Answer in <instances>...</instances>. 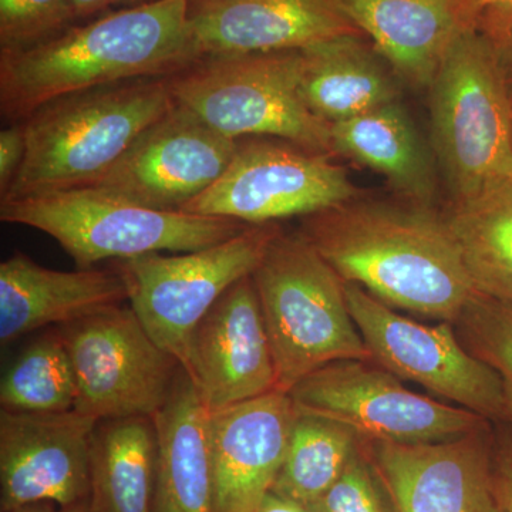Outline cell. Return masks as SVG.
Instances as JSON below:
<instances>
[{
	"instance_id": "obj_17",
	"label": "cell",
	"mask_w": 512,
	"mask_h": 512,
	"mask_svg": "<svg viewBox=\"0 0 512 512\" xmlns=\"http://www.w3.org/2000/svg\"><path fill=\"white\" fill-rule=\"evenodd\" d=\"M198 55L303 50L340 36H362L338 0H190Z\"/></svg>"
},
{
	"instance_id": "obj_4",
	"label": "cell",
	"mask_w": 512,
	"mask_h": 512,
	"mask_svg": "<svg viewBox=\"0 0 512 512\" xmlns=\"http://www.w3.org/2000/svg\"><path fill=\"white\" fill-rule=\"evenodd\" d=\"M431 144L451 204L512 180V94L500 47L467 30L430 84Z\"/></svg>"
},
{
	"instance_id": "obj_9",
	"label": "cell",
	"mask_w": 512,
	"mask_h": 512,
	"mask_svg": "<svg viewBox=\"0 0 512 512\" xmlns=\"http://www.w3.org/2000/svg\"><path fill=\"white\" fill-rule=\"evenodd\" d=\"M296 412L325 417L360 440L437 443L484 429L480 414L423 396L373 362L338 360L292 387Z\"/></svg>"
},
{
	"instance_id": "obj_18",
	"label": "cell",
	"mask_w": 512,
	"mask_h": 512,
	"mask_svg": "<svg viewBox=\"0 0 512 512\" xmlns=\"http://www.w3.org/2000/svg\"><path fill=\"white\" fill-rule=\"evenodd\" d=\"M296 414L282 390L210 413L214 512H251L271 493Z\"/></svg>"
},
{
	"instance_id": "obj_3",
	"label": "cell",
	"mask_w": 512,
	"mask_h": 512,
	"mask_svg": "<svg viewBox=\"0 0 512 512\" xmlns=\"http://www.w3.org/2000/svg\"><path fill=\"white\" fill-rule=\"evenodd\" d=\"M174 104L168 77L96 87L43 104L23 120L25 160L0 200L96 184Z\"/></svg>"
},
{
	"instance_id": "obj_6",
	"label": "cell",
	"mask_w": 512,
	"mask_h": 512,
	"mask_svg": "<svg viewBox=\"0 0 512 512\" xmlns=\"http://www.w3.org/2000/svg\"><path fill=\"white\" fill-rule=\"evenodd\" d=\"M274 352L278 389L338 360L372 362L350 315L345 282L298 234L281 231L252 274Z\"/></svg>"
},
{
	"instance_id": "obj_34",
	"label": "cell",
	"mask_w": 512,
	"mask_h": 512,
	"mask_svg": "<svg viewBox=\"0 0 512 512\" xmlns=\"http://www.w3.org/2000/svg\"><path fill=\"white\" fill-rule=\"evenodd\" d=\"M251 512H311L305 505L296 503V501L289 500V498L282 497V495L275 494L271 491L258 507Z\"/></svg>"
},
{
	"instance_id": "obj_15",
	"label": "cell",
	"mask_w": 512,
	"mask_h": 512,
	"mask_svg": "<svg viewBox=\"0 0 512 512\" xmlns=\"http://www.w3.org/2000/svg\"><path fill=\"white\" fill-rule=\"evenodd\" d=\"M184 370L210 413L279 390L252 275L232 285L195 326Z\"/></svg>"
},
{
	"instance_id": "obj_28",
	"label": "cell",
	"mask_w": 512,
	"mask_h": 512,
	"mask_svg": "<svg viewBox=\"0 0 512 512\" xmlns=\"http://www.w3.org/2000/svg\"><path fill=\"white\" fill-rule=\"evenodd\" d=\"M454 329L468 352L501 377L505 420L512 426V305L477 295Z\"/></svg>"
},
{
	"instance_id": "obj_25",
	"label": "cell",
	"mask_w": 512,
	"mask_h": 512,
	"mask_svg": "<svg viewBox=\"0 0 512 512\" xmlns=\"http://www.w3.org/2000/svg\"><path fill=\"white\" fill-rule=\"evenodd\" d=\"M480 295L512 305V180L443 214Z\"/></svg>"
},
{
	"instance_id": "obj_35",
	"label": "cell",
	"mask_w": 512,
	"mask_h": 512,
	"mask_svg": "<svg viewBox=\"0 0 512 512\" xmlns=\"http://www.w3.org/2000/svg\"><path fill=\"white\" fill-rule=\"evenodd\" d=\"M12 512H90V500L70 505V507H59V505L49 503L32 504Z\"/></svg>"
},
{
	"instance_id": "obj_5",
	"label": "cell",
	"mask_w": 512,
	"mask_h": 512,
	"mask_svg": "<svg viewBox=\"0 0 512 512\" xmlns=\"http://www.w3.org/2000/svg\"><path fill=\"white\" fill-rule=\"evenodd\" d=\"M0 220L45 232L79 269L104 259L198 251L251 227L229 218L154 210L94 185L0 200Z\"/></svg>"
},
{
	"instance_id": "obj_32",
	"label": "cell",
	"mask_w": 512,
	"mask_h": 512,
	"mask_svg": "<svg viewBox=\"0 0 512 512\" xmlns=\"http://www.w3.org/2000/svg\"><path fill=\"white\" fill-rule=\"evenodd\" d=\"M494 478L500 510L512 512V437L495 454Z\"/></svg>"
},
{
	"instance_id": "obj_29",
	"label": "cell",
	"mask_w": 512,
	"mask_h": 512,
	"mask_svg": "<svg viewBox=\"0 0 512 512\" xmlns=\"http://www.w3.org/2000/svg\"><path fill=\"white\" fill-rule=\"evenodd\" d=\"M74 23L70 0H0V53L40 45Z\"/></svg>"
},
{
	"instance_id": "obj_26",
	"label": "cell",
	"mask_w": 512,
	"mask_h": 512,
	"mask_svg": "<svg viewBox=\"0 0 512 512\" xmlns=\"http://www.w3.org/2000/svg\"><path fill=\"white\" fill-rule=\"evenodd\" d=\"M296 413L284 463L272 491L306 507L338 480L360 439L338 421Z\"/></svg>"
},
{
	"instance_id": "obj_36",
	"label": "cell",
	"mask_w": 512,
	"mask_h": 512,
	"mask_svg": "<svg viewBox=\"0 0 512 512\" xmlns=\"http://www.w3.org/2000/svg\"><path fill=\"white\" fill-rule=\"evenodd\" d=\"M487 5L512 6V0H481V6H483V9Z\"/></svg>"
},
{
	"instance_id": "obj_20",
	"label": "cell",
	"mask_w": 512,
	"mask_h": 512,
	"mask_svg": "<svg viewBox=\"0 0 512 512\" xmlns=\"http://www.w3.org/2000/svg\"><path fill=\"white\" fill-rule=\"evenodd\" d=\"M128 301L119 272H66L16 252L0 264V343L10 345L37 329L62 326Z\"/></svg>"
},
{
	"instance_id": "obj_11",
	"label": "cell",
	"mask_w": 512,
	"mask_h": 512,
	"mask_svg": "<svg viewBox=\"0 0 512 512\" xmlns=\"http://www.w3.org/2000/svg\"><path fill=\"white\" fill-rule=\"evenodd\" d=\"M359 197L348 174L325 154L278 138L239 140L220 180L184 208L247 225L308 217Z\"/></svg>"
},
{
	"instance_id": "obj_30",
	"label": "cell",
	"mask_w": 512,
	"mask_h": 512,
	"mask_svg": "<svg viewBox=\"0 0 512 512\" xmlns=\"http://www.w3.org/2000/svg\"><path fill=\"white\" fill-rule=\"evenodd\" d=\"M382 487L376 468L360 440L338 480L315 503L306 507L311 512H393L392 503H387Z\"/></svg>"
},
{
	"instance_id": "obj_24",
	"label": "cell",
	"mask_w": 512,
	"mask_h": 512,
	"mask_svg": "<svg viewBox=\"0 0 512 512\" xmlns=\"http://www.w3.org/2000/svg\"><path fill=\"white\" fill-rule=\"evenodd\" d=\"M157 453L153 417L100 420L92 443L90 512H154Z\"/></svg>"
},
{
	"instance_id": "obj_23",
	"label": "cell",
	"mask_w": 512,
	"mask_h": 512,
	"mask_svg": "<svg viewBox=\"0 0 512 512\" xmlns=\"http://www.w3.org/2000/svg\"><path fill=\"white\" fill-rule=\"evenodd\" d=\"M392 67L362 36H340L301 50V93L328 124L399 100Z\"/></svg>"
},
{
	"instance_id": "obj_14",
	"label": "cell",
	"mask_w": 512,
	"mask_h": 512,
	"mask_svg": "<svg viewBox=\"0 0 512 512\" xmlns=\"http://www.w3.org/2000/svg\"><path fill=\"white\" fill-rule=\"evenodd\" d=\"M99 421L70 410H0V511L84 503L92 491V443Z\"/></svg>"
},
{
	"instance_id": "obj_10",
	"label": "cell",
	"mask_w": 512,
	"mask_h": 512,
	"mask_svg": "<svg viewBox=\"0 0 512 512\" xmlns=\"http://www.w3.org/2000/svg\"><path fill=\"white\" fill-rule=\"evenodd\" d=\"M55 329L72 360L76 412L97 421L153 417L167 403L183 366L154 342L131 306H111Z\"/></svg>"
},
{
	"instance_id": "obj_33",
	"label": "cell",
	"mask_w": 512,
	"mask_h": 512,
	"mask_svg": "<svg viewBox=\"0 0 512 512\" xmlns=\"http://www.w3.org/2000/svg\"><path fill=\"white\" fill-rule=\"evenodd\" d=\"M77 22L97 18L113 10L136 8L158 0H70Z\"/></svg>"
},
{
	"instance_id": "obj_8",
	"label": "cell",
	"mask_w": 512,
	"mask_h": 512,
	"mask_svg": "<svg viewBox=\"0 0 512 512\" xmlns=\"http://www.w3.org/2000/svg\"><path fill=\"white\" fill-rule=\"evenodd\" d=\"M278 232L274 224L251 225L198 251L117 261L116 271L151 338L184 367L195 326L232 285L254 274Z\"/></svg>"
},
{
	"instance_id": "obj_19",
	"label": "cell",
	"mask_w": 512,
	"mask_h": 512,
	"mask_svg": "<svg viewBox=\"0 0 512 512\" xmlns=\"http://www.w3.org/2000/svg\"><path fill=\"white\" fill-rule=\"evenodd\" d=\"M338 2L394 74L413 87H430L458 37L478 28L483 10L481 0Z\"/></svg>"
},
{
	"instance_id": "obj_1",
	"label": "cell",
	"mask_w": 512,
	"mask_h": 512,
	"mask_svg": "<svg viewBox=\"0 0 512 512\" xmlns=\"http://www.w3.org/2000/svg\"><path fill=\"white\" fill-rule=\"evenodd\" d=\"M299 232L345 284L390 308L454 325L480 295L443 215L426 205L357 197L302 218Z\"/></svg>"
},
{
	"instance_id": "obj_37",
	"label": "cell",
	"mask_w": 512,
	"mask_h": 512,
	"mask_svg": "<svg viewBox=\"0 0 512 512\" xmlns=\"http://www.w3.org/2000/svg\"><path fill=\"white\" fill-rule=\"evenodd\" d=\"M503 60L505 64V69H507L508 79H510V83L512 86V50L510 56H503Z\"/></svg>"
},
{
	"instance_id": "obj_22",
	"label": "cell",
	"mask_w": 512,
	"mask_h": 512,
	"mask_svg": "<svg viewBox=\"0 0 512 512\" xmlns=\"http://www.w3.org/2000/svg\"><path fill=\"white\" fill-rule=\"evenodd\" d=\"M333 156L382 174L402 200L430 207L437 178L433 156L399 100L330 124Z\"/></svg>"
},
{
	"instance_id": "obj_13",
	"label": "cell",
	"mask_w": 512,
	"mask_h": 512,
	"mask_svg": "<svg viewBox=\"0 0 512 512\" xmlns=\"http://www.w3.org/2000/svg\"><path fill=\"white\" fill-rule=\"evenodd\" d=\"M238 143L174 104L93 185L154 210L183 211L220 180Z\"/></svg>"
},
{
	"instance_id": "obj_2",
	"label": "cell",
	"mask_w": 512,
	"mask_h": 512,
	"mask_svg": "<svg viewBox=\"0 0 512 512\" xmlns=\"http://www.w3.org/2000/svg\"><path fill=\"white\" fill-rule=\"evenodd\" d=\"M190 0H158L74 23L20 52L0 53V111L23 121L69 94L165 79L200 59L188 23Z\"/></svg>"
},
{
	"instance_id": "obj_21",
	"label": "cell",
	"mask_w": 512,
	"mask_h": 512,
	"mask_svg": "<svg viewBox=\"0 0 512 512\" xmlns=\"http://www.w3.org/2000/svg\"><path fill=\"white\" fill-rule=\"evenodd\" d=\"M153 419L158 441L154 512H214L210 412L184 367Z\"/></svg>"
},
{
	"instance_id": "obj_38",
	"label": "cell",
	"mask_w": 512,
	"mask_h": 512,
	"mask_svg": "<svg viewBox=\"0 0 512 512\" xmlns=\"http://www.w3.org/2000/svg\"><path fill=\"white\" fill-rule=\"evenodd\" d=\"M501 512H503V511H501Z\"/></svg>"
},
{
	"instance_id": "obj_16",
	"label": "cell",
	"mask_w": 512,
	"mask_h": 512,
	"mask_svg": "<svg viewBox=\"0 0 512 512\" xmlns=\"http://www.w3.org/2000/svg\"><path fill=\"white\" fill-rule=\"evenodd\" d=\"M488 427L437 443L362 440L396 512H501Z\"/></svg>"
},
{
	"instance_id": "obj_12",
	"label": "cell",
	"mask_w": 512,
	"mask_h": 512,
	"mask_svg": "<svg viewBox=\"0 0 512 512\" xmlns=\"http://www.w3.org/2000/svg\"><path fill=\"white\" fill-rule=\"evenodd\" d=\"M345 291L373 363L485 420H505L501 377L468 352L454 325L406 318L359 285L345 284Z\"/></svg>"
},
{
	"instance_id": "obj_31",
	"label": "cell",
	"mask_w": 512,
	"mask_h": 512,
	"mask_svg": "<svg viewBox=\"0 0 512 512\" xmlns=\"http://www.w3.org/2000/svg\"><path fill=\"white\" fill-rule=\"evenodd\" d=\"M26 156V131L23 121H16L0 131V197L15 181Z\"/></svg>"
},
{
	"instance_id": "obj_27",
	"label": "cell",
	"mask_w": 512,
	"mask_h": 512,
	"mask_svg": "<svg viewBox=\"0 0 512 512\" xmlns=\"http://www.w3.org/2000/svg\"><path fill=\"white\" fill-rule=\"evenodd\" d=\"M76 400L72 360L56 329L23 350L0 382V406L8 412H70Z\"/></svg>"
},
{
	"instance_id": "obj_7",
	"label": "cell",
	"mask_w": 512,
	"mask_h": 512,
	"mask_svg": "<svg viewBox=\"0 0 512 512\" xmlns=\"http://www.w3.org/2000/svg\"><path fill=\"white\" fill-rule=\"evenodd\" d=\"M175 104L234 140L278 138L333 157L301 93V50L205 56L168 77Z\"/></svg>"
}]
</instances>
